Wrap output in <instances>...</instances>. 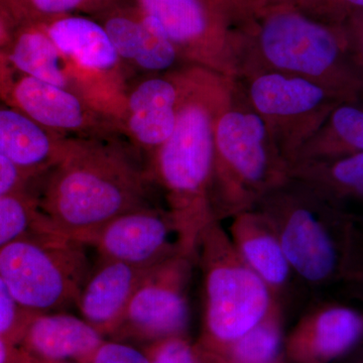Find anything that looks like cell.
<instances>
[{"instance_id":"4fadbf2b","label":"cell","mask_w":363,"mask_h":363,"mask_svg":"<svg viewBox=\"0 0 363 363\" xmlns=\"http://www.w3.org/2000/svg\"><path fill=\"white\" fill-rule=\"evenodd\" d=\"M363 341V314L354 308L313 296L286 334L289 363H334Z\"/></svg>"},{"instance_id":"74e56055","label":"cell","mask_w":363,"mask_h":363,"mask_svg":"<svg viewBox=\"0 0 363 363\" xmlns=\"http://www.w3.org/2000/svg\"><path fill=\"white\" fill-rule=\"evenodd\" d=\"M350 363H363V352L359 353L357 357L353 358Z\"/></svg>"},{"instance_id":"ba28073f","label":"cell","mask_w":363,"mask_h":363,"mask_svg":"<svg viewBox=\"0 0 363 363\" xmlns=\"http://www.w3.org/2000/svg\"><path fill=\"white\" fill-rule=\"evenodd\" d=\"M235 80L290 167L332 111L345 101L323 86L279 72H253Z\"/></svg>"},{"instance_id":"8992f818","label":"cell","mask_w":363,"mask_h":363,"mask_svg":"<svg viewBox=\"0 0 363 363\" xmlns=\"http://www.w3.org/2000/svg\"><path fill=\"white\" fill-rule=\"evenodd\" d=\"M197 264L204 286L197 342L213 357L257 326L279 302L241 259L220 221L211 222L203 233Z\"/></svg>"},{"instance_id":"5b68a950","label":"cell","mask_w":363,"mask_h":363,"mask_svg":"<svg viewBox=\"0 0 363 363\" xmlns=\"http://www.w3.org/2000/svg\"><path fill=\"white\" fill-rule=\"evenodd\" d=\"M290 178V164L235 80L215 123L211 200L215 220L255 209Z\"/></svg>"},{"instance_id":"4316f807","label":"cell","mask_w":363,"mask_h":363,"mask_svg":"<svg viewBox=\"0 0 363 363\" xmlns=\"http://www.w3.org/2000/svg\"><path fill=\"white\" fill-rule=\"evenodd\" d=\"M308 16L330 25L342 26L363 13V0H291Z\"/></svg>"},{"instance_id":"9c48e42d","label":"cell","mask_w":363,"mask_h":363,"mask_svg":"<svg viewBox=\"0 0 363 363\" xmlns=\"http://www.w3.org/2000/svg\"><path fill=\"white\" fill-rule=\"evenodd\" d=\"M197 264L177 252L149 267L131 297L111 337L145 346L176 336H188V289Z\"/></svg>"},{"instance_id":"4dcf8cb0","label":"cell","mask_w":363,"mask_h":363,"mask_svg":"<svg viewBox=\"0 0 363 363\" xmlns=\"http://www.w3.org/2000/svg\"><path fill=\"white\" fill-rule=\"evenodd\" d=\"M35 177L0 156V198L30 185Z\"/></svg>"},{"instance_id":"2e32d148","label":"cell","mask_w":363,"mask_h":363,"mask_svg":"<svg viewBox=\"0 0 363 363\" xmlns=\"http://www.w3.org/2000/svg\"><path fill=\"white\" fill-rule=\"evenodd\" d=\"M231 220L228 234L236 252L286 311L297 293L295 288L304 289L296 278L274 228L255 208L235 215Z\"/></svg>"},{"instance_id":"5bb4252c","label":"cell","mask_w":363,"mask_h":363,"mask_svg":"<svg viewBox=\"0 0 363 363\" xmlns=\"http://www.w3.org/2000/svg\"><path fill=\"white\" fill-rule=\"evenodd\" d=\"M104 26L131 77L157 75L191 66L161 26L136 0H126L94 16Z\"/></svg>"},{"instance_id":"8fae6325","label":"cell","mask_w":363,"mask_h":363,"mask_svg":"<svg viewBox=\"0 0 363 363\" xmlns=\"http://www.w3.org/2000/svg\"><path fill=\"white\" fill-rule=\"evenodd\" d=\"M192 67L135 76L126 85L119 124L126 140L147 162L175 128Z\"/></svg>"},{"instance_id":"1f68e13d","label":"cell","mask_w":363,"mask_h":363,"mask_svg":"<svg viewBox=\"0 0 363 363\" xmlns=\"http://www.w3.org/2000/svg\"><path fill=\"white\" fill-rule=\"evenodd\" d=\"M351 48L357 55L358 61L363 66V13L351 18L344 25Z\"/></svg>"},{"instance_id":"484cf974","label":"cell","mask_w":363,"mask_h":363,"mask_svg":"<svg viewBox=\"0 0 363 363\" xmlns=\"http://www.w3.org/2000/svg\"><path fill=\"white\" fill-rule=\"evenodd\" d=\"M143 350L150 363H215L213 357L188 336L164 339Z\"/></svg>"},{"instance_id":"d590c367","label":"cell","mask_w":363,"mask_h":363,"mask_svg":"<svg viewBox=\"0 0 363 363\" xmlns=\"http://www.w3.org/2000/svg\"><path fill=\"white\" fill-rule=\"evenodd\" d=\"M13 33V26L4 16H0V52L6 51L7 45L11 43Z\"/></svg>"},{"instance_id":"3957f363","label":"cell","mask_w":363,"mask_h":363,"mask_svg":"<svg viewBox=\"0 0 363 363\" xmlns=\"http://www.w3.org/2000/svg\"><path fill=\"white\" fill-rule=\"evenodd\" d=\"M234 30L238 78L257 71L289 74L323 86L345 101H355L362 90L363 66L345 28L318 21L292 2L255 11Z\"/></svg>"},{"instance_id":"cb8c5ba5","label":"cell","mask_w":363,"mask_h":363,"mask_svg":"<svg viewBox=\"0 0 363 363\" xmlns=\"http://www.w3.org/2000/svg\"><path fill=\"white\" fill-rule=\"evenodd\" d=\"M28 187L0 198V248L33 234L54 233Z\"/></svg>"},{"instance_id":"836d02e7","label":"cell","mask_w":363,"mask_h":363,"mask_svg":"<svg viewBox=\"0 0 363 363\" xmlns=\"http://www.w3.org/2000/svg\"><path fill=\"white\" fill-rule=\"evenodd\" d=\"M13 69L7 61L4 52H0V98L6 102L13 84Z\"/></svg>"},{"instance_id":"e0dca14e","label":"cell","mask_w":363,"mask_h":363,"mask_svg":"<svg viewBox=\"0 0 363 363\" xmlns=\"http://www.w3.org/2000/svg\"><path fill=\"white\" fill-rule=\"evenodd\" d=\"M104 335L84 319L68 314L35 313L20 343L35 363H89Z\"/></svg>"},{"instance_id":"6da1fadb","label":"cell","mask_w":363,"mask_h":363,"mask_svg":"<svg viewBox=\"0 0 363 363\" xmlns=\"http://www.w3.org/2000/svg\"><path fill=\"white\" fill-rule=\"evenodd\" d=\"M40 211L52 233L83 245L112 219L154 206L147 160L123 136L67 138L39 176Z\"/></svg>"},{"instance_id":"ac0fdd59","label":"cell","mask_w":363,"mask_h":363,"mask_svg":"<svg viewBox=\"0 0 363 363\" xmlns=\"http://www.w3.org/2000/svg\"><path fill=\"white\" fill-rule=\"evenodd\" d=\"M147 269L100 259L76 303L83 319L102 335H113Z\"/></svg>"},{"instance_id":"f1b7e54d","label":"cell","mask_w":363,"mask_h":363,"mask_svg":"<svg viewBox=\"0 0 363 363\" xmlns=\"http://www.w3.org/2000/svg\"><path fill=\"white\" fill-rule=\"evenodd\" d=\"M89 363H150L145 350H140L121 340L104 341Z\"/></svg>"},{"instance_id":"d6986e66","label":"cell","mask_w":363,"mask_h":363,"mask_svg":"<svg viewBox=\"0 0 363 363\" xmlns=\"http://www.w3.org/2000/svg\"><path fill=\"white\" fill-rule=\"evenodd\" d=\"M65 138L0 100V156L26 173L35 178L51 168Z\"/></svg>"},{"instance_id":"9a60e30c","label":"cell","mask_w":363,"mask_h":363,"mask_svg":"<svg viewBox=\"0 0 363 363\" xmlns=\"http://www.w3.org/2000/svg\"><path fill=\"white\" fill-rule=\"evenodd\" d=\"M100 259L147 269L179 252L168 209L154 205L112 219L88 241Z\"/></svg>"},{"instance_id":"7a4b0ae2","label":"cell","mask_w":363,"mask_h":363,"mask_svg":"<svg viewBox=\"0 0 363 363\" xmlns=\"http://www.w3.org/2000/svg\"><path fill=\"white\" fill-rule=\"evenodd\" d=\"M234 88L235 79L193 66L175 128L147 161L166 199L179 252L196 262L202 234L215 221L210 200L215 123Z\"/></svg>"},{"instance_id":"ffe728a7","label":"cell","mask_w":363,"mask_h":363,"mask_svg":"<svg viewBox=\"0 0 363 363\" xmlns=\"http://www.w3.org/2000/svg\"><path fill=\"white\" fill-rule=\"evenodd\" d=\"M4 52L11 68L23 75L80 93L66 59L40 25L13 28Z\"/></svg>"},{"instance_id":"e575fe53","label":"cell","mask_w":363,"mask_h":363,"mask_svg":"<svg viewBox=\"0 0 363 363\" xmlns=\"http://www.w3.org/2000/svg\"><path fill=\"white\" fill-rule=\"evenodd\" d=\"M21 2L23 0H0V16H4L13 28Z\"/></svg>"},{"instance_id":"52a82bcc","label":"cell","mask_w":363,"mask_h":363,"mask_svg":"<svg viewBox=\"0 0 363 363\" xmlns=\"http://www.w3.org/2000/svg\"><path fill=\"white\" fill-rule=\"evenodd\" d=\"M83 247L51 233L26 236L0 248V277L28 311L76 304L91 272Z\"/></svg>"},{"instance_id":"7402d4cb","label":"cell","mask_w":363,"mask_h":363,"mask_svg":"<svg viewBox=\"0 0 363 363\" xmlns=\"http://www.w3.org/2000/svg\"><path fill=\"white\" fill-rule=\"evenodd\" d=\"M290 176L304 182L344 213L351 203L363 201V152L332 161L296 164Z\"/></svg>"},{"instance_id":"f35d334b","label":"cell","mask_w":363,"mask_h":363,"mask_svg":"<svg viewBox=\"0 0 363 363\" xmlns=\"http://www.w3.org/2000/svg\"><path fill=\"white\" fill-rule=\"evenodd\" d=\"M0 100H1V98H0Z\"/></svg>"},{"instance_id":"83f0119b","label":"cell","mask_w":363,"mask_h":363,"mask_svg":"<svg viewBox=\"0 0 363 363\" xmlns=\"http://www.w3.org/2000/svg\"><path fill=\"white\" fill-rule=\"evenodd\" d=\"M33 314L35 313L23 309L14 301L0 277V335L11 343H20L26 325Z\"/></svg>"},{"instance_id":"d4e9b609","label":"cell","mask_w":363,"mask_h":363,"mask_svg":"<svg viewBox=\"0 0 363 363\" xmlns=\"http://www.w3.org/2000/svg\"><path fill=\"white\" fill-rule=\"evenodd\" d=\"M126 0H23L16 26L40 23L67 14H82L94 18Z\"/></svg>"},{"instance_id":"603a6c76","label":"cell","mask_w":363,"mask_h":363,"mask_svg":"<svg viewBox=\"0 0 363 363\" xmlns=\"http://www.w3.org/2000/svg\"><path fill=\"white\" fill-rule=\"evenodd\" d=\"M285 310L276 304L257 326L213 355L215 363H289Z\"/></svg>"},{"instance_id":"277c9868","label":"cell","mask_w":363,"mask_h":363,"mask_svg":"<svg viewBox=\"0 0 363 363\" xmlns=\"http://www.w3.org/2000/svg\"><path fill=\"white\" fill-rule=\"evenodd\" d=\"M278 235L298 283L313 296L347 277L352 217L290 176L255 207Z\"/></svg>"},{"instance_id":"8d00e7d4","label":"cell","mask_w":363,"mask_h":363,"mask_svg":"<svg viewBox=\"0 0 363 363\" xmlns=\"http://www.w3.org/2000/svg\"><path fill=\"white\" fill-rule=\"evenodd\" d=\"M290 1L291 0H252V13H255V11L264 9V7Z\"/></svg>"},{"instance_id":"30bf717a","label":"cell","mask_w":363,"mask_h":363,"mask_svg":"<svg viewBox=\"0 0 363 363\" xmlns=\"http://www.w3.org/2000/svg\"><path fill=\"white\" fill-rule=\"evenodd\" d=\"M161 26L188 65L226 77L238 76V39L233 26L203 0H136Z\"/></svg>"},{"instance_id":"44dd1931","label":"cell","mask_w":363,"mask_h":363,"mask_svg":"<svg viewBox=\"0 0 363 363\" xmlns=\"http://www.w3.org/2000/svg\"><path fill=\"white\" fill-rule=\"evenodd\" d=\"M360 152H363V107L357 106L355 101H343L301 147L291 167L302 162L332 161Z\"/></svg>"},{"instance_id":"f546056e","label":"cell","mask_w":363,"mask_h":363,"mask_svg":"<svg viewBox=\"0 0 363 363\" xmlns=\"http://www.w3.org/2000/svg\"><path fill=\"white\" fill-rule=\"evenodd\" d=\"M221 14L233 28L240 26L252 16V0H203Z\"/></svg>"},{"instance_id":"7c38bea8","label":"cell","mask_w":363,"mask_h":363,"mask_svg":"<svg viewBox=\"0 0 363 363\" xmlns=\"http://www.w3.org/2000/svg\"><path fill=\"white\" fill-rule=\"evenodd\" d=\"M6 104L52 133L67 138H118V119L76 91L21 75L14 79Z\"/></svg>"},{"instance_id":"d6a6232c","label":"cell","mask_w":363,"mask_h":363,"mask_svg":"<svg viewBox=\"0 0 363 363\" xmlns=\"http://www.w3.org/2000/svg\"><path fill=\"white\" fill-rule=\"evenodd\" d=\"M14 345L0 335V363H35L23 351L16 350Z\"/></svg>"}]
</instances>
